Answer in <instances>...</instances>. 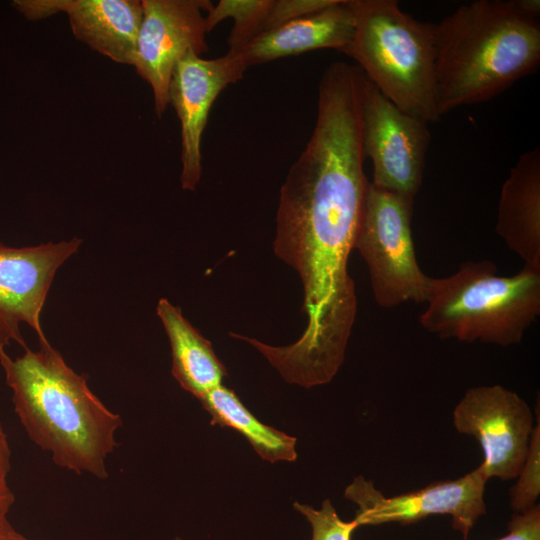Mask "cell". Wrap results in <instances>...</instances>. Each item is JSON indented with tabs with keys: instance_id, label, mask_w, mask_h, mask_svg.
<instances>
[{
	"instance_id": "obj_23",
	"label": "cell",
	"mask_w": 540,
	"mask_h": 540,
	"mask_svg": "<svg viewBox=\"0 0 540 540\" xmlns=\"http://www.w3.org/2000/svg\"><path fill=\"white\" fill-rule=\"evenodd\" d=\"M11 469V450L5 430L0 422V490L10 488L7 477Z\"/></svg>"
},
{
	"instance_id": "obj_19",
	"label": "cell",
	"mask_w": 540,
	"mask_h": 540,
	"mask_svg": "<svg viewBox=\"0 0 540 540\" xmlns=\"http://www.w3.org/2000/svg\"><path fill=\"white\" fill-rule=\"evenodd\" d=\"M510 490V506L514 513H524L535 507L540 495V420L537 406V424L533 427L528 451Z\"/></svg>"
},
{
	"instance_id": "obj_5",
	"label": "cell",
	"mask_w": 540,
	"mask_h": 540,
	"mask_svg": "<svg viewBox=\"0 0 540 540\" xmlns=\"http://www.w3.org/2000/svg\"><path fill=\"white\" fill-rule=\"evenodd\" d=\"M355 31L341 52L403 112L427 124L437 107L434 24L420 22L395 0H351Z\"/></svg>"
},
{
	"instance_id": "obj_18",
	"label": "cell",
	"mask_w": 540,
	"mask_h": 540,
	"mask_svg": "<svg viewBox=\"0 0 540 540\" xmlns=\"http://www.w3.org/2000/svg\"><path fill=\"white\" fill-rule=\"evenodd\" d=\"M273 0H220L206 15L208 32L221 21L231 18L233 28L228 38V53L238 54L251 41L268 30V16Z\"/></svg>"
},
{
	"instance_id": "obj_25",
	"label": "cell",
	"mask_w": 540,
	"mask_h": 540,
	"mask_svg": "<svg viewBox=\"0 0 540 540\" xmlns=\"http://www.w3.org/2000/svg\"><path fill=\"white\" fill-rule=\"evenodd\" d=\"M14 501L15 497L10 488L0 490V521L7 518Z\"/></svg>"
},
{
	"instance_id": "obj_22",
	"label": "cell",
	"mask_w": 540,
	"mask_h": 540,
	"mask_svg": "<svg viewBox=\"0 0 540 540\" xmlns=\"http://www.w3.org/2000/svg\"><path fill=\"white\" fill-rule=\"evenodd\" d=\"M65 0H15L12 6L29 20H40L63 12Z\"/></svg>"
},
{
	"instance_id": "obj_8",
	"label": "cell",
	"mask_w": 540,
	"mask_h": 540,
	"mask_svg": "<svg viewBox=\"0 0 540 540\" xmlns=\"http://www.w3.org/2000/svg\"><path fill=\"white\" fill-rule=\"evenodd\" d=\"M486 478L478 466L466 475L432 483L419 490L386 496L371 480L354 478L344 497L358 506L354 520L360 526L386 523L411 524L431 515H450L453 529L463 540L486 513Z\"/></svg>"
},
{
	"instance_id": "obj_15",
	"label": "cell",
	"mask_w": 540,
	"mask_h": 540,
	"mask_svg": "<svg viewBox=\"0 0 540 540\" xmlns=\"http://www.w3.org/2000/svg\"><path fill=\"white\" fill-rule=\"evenodd\" d=\"M74 36L121 64H134L143 18L138 0H65Z\"/></svg>"
},
{
	"instance_id": "obj_7",
	"label": "cell",
	"mask_w": 540,
	"mask_h": 540,
	"mask_svg": "<svg viewBox=\"0 0 540 540\" xmlns=\"http://www.w3.org/2000/svg\"><path fill=\"white\" fill-rule=\"evenodd\" d=\"M359 105L363 153L373 166L371 183L414 202L423 181L428 124L395 106L361 69Z\"/></svg>"
},
{
	"instance_id": "obj_13",
	"label": "cell",
	"mask_w": 540,
	"mask_h": 540,
	"mask_svg": "<svg viewBox=\"0 0 540 540\" xmlns=\"http://www.w3.org/2000/svg\"><path fill=\"white\" fill-rule=\"evenodd\" d=\"M354 31L351 0H335L327 7L260 35L238 54L249 68L316 49L342 52L352 41Z\"/></svg>"
},
{
	"instance_id": "obj_20",
	"label": "cell",
	"mask_w": 540,
	"mask_h": 540,
	"mask_svg": "<svg viewBox=\"0 0 540 540\" xmlns=\"http://www.w3.org/2000/svg\"><path fill=\"white\" fill-rule=\"evenodd\" d=\"M293 507L311 524L312 540H351L353 531L359 527L354 519L343 521L329 499L322 502L319 510L299 502H294Z\"/></svg>"
},
{
	"instance_id": "obj_14",
	"label": "cell",
	"mask_w": 540,
	"mask_h": 540,
	"mask_svg": "<svg viewBox=\"0 0 540 540\" xmlns=\"http://www.w3.org/2000/svg\"><path fill=\"white\" fill-rule=\"evenodd\" d=\"M495 231L524 266L540 270V148L523 153L502 185Z\"/></svg>"
},
{
	"instance_id": "obj_11",
	"label": "cell",
	"mask_w": 540,
	"mask_h": 540,
	"mask_svg": "<svg viewBox=\"0 0 540 540\" xmlns=\"http://www.w3.org/2000/svg\"><path fill=\"white\" fill-rule=\"evenodd\" d=\"M82 240L48 242L15 248L0 243V347L27 348L20 326L31 327L39 342L47 340L40 317L58 269L80 248Z\"/></svg>"
},
{
	"instance_id": "obj_21",
	"label": "cell",
	"mask_w": 540,
	"mask_h": 540,
	"mask_svg": "<svg viewBox=\"0 0 540 540\" xmlns=\"http://www.w3.org/2000/svg\"><path fill=\"white\" fill-rule=\"evenodd\" d=\"M497 540H540V507L514 513L508 523V534Z\"/></svg>"
},
{
	"instance_id": "obj_6",
	"label": "cell",
	"mask_w": 540,
	"mask_h": 540,
	"mask_svg": "<svg viewBox=\"0 0 540 540\" xmlns=\"http://www.w3.org/2000/svg\"><path fill=\"white\" fill-rule=\"evenodd\" d=\"M413 206L369 182L354 248L367 265L374 299L384 309L426 303L430 296L433 278L421 270L412 238Z\"/></svg>"
},
{
	"instance_id": "obj_16",
	"label": "cell",
	"mask_w": 540,
	"mask_h": 540,
	"mask_svg": "<svg viewBox=\"0 0 540 540\" xmlns=\"http://www.w3.org/2000/svg\"><path fill=\"white\" fill-rule=\"evenodd\" d=\"M157 315L169 339L171 372L179 385L198 400L222 385L227 371L210 341L188 322L178 307L165 298L158 302Z\"/></svg>"
},
{
	"instance_id": "obj_26",
	"label": "cell",
	"mask_w": 540,
	"mask_h": 540,
	"mask_svg": "<svg viewBox=\"0 0 540 540\" xmlns=\"http://www.w3.org/2000/svg\"><path fill=\"white\" fill-rule=\"evenodd\" d=\"M172 540H182L180 537H175Z\"/></svg>"
},
{
	"instance_id": "obj_1",
	"label": "cell",
	"mask_w": 540,
	"mask_h": 540,
	"mask_svg": "<svg viewBox=\"0 0 540 540\" xmlns=\"http://www.w3.org/2000/svg\"><path fill=\"white\" fill-rule=\"evenodd\" d=\"M368 184L358 163L320 152L297 159L281 186L274 250L300 276L307 323L290 345L249 343L288 383L327 384L344 362L357 312L348 260Z\"/></svg>"
},
{
	"instance_id": "obj_3",
	"label": "cell",
	"mask_w": 540,
	"mask_h": 540,
	"mask_svg": "<svg viewBox=\"0 0 540 540\" xmlns=\"http://www.w3.org/2000/svg\"><path fill=\"white\" fill-rule=\"evenodd\" d=\"M439 115L487 101L536 71L540 22L517 0H477L434 24Z\"/></svg>"
},
{
	"instance_id": "obj_10",
	"label": "cell",
	"mask_w": 540,
	"mask_h": 540,
	"mask_svg": "<svg viewBox=\"0 0 540 540\" xmlns=\"http://www.w3.org/2000/svg\"><path fill=\"white\" fill-rule=\"evenodd\" d=\"M143 18L133 66L152 88L154 110H167L168 88L178 61L189 51H208L206 15L208 0H142Z\"/></svg>"
},
{
	"instance_id": "obj_4",
	"label": "cell",
	"mask_w": 540,
	"mask_h": 540,
	"mask_svg": "<svg viewBox=\"0 0 540 540\" xmlns=\"http://www.w3.org/2000/svg\"><path fill=\"white\" fill-rule=\"evenodd\" d=\"M489 261H465L449 276L433 278L427 307L418 320L441 339L519 344L540 315V270L524 266L497 275Z\"/></svg>"
},
{
	"instance_id": "obj_17",
	"label": "cell",
	"mask_w": 540,
	"mask_h": 540,
	"mask_svg": "<svg viewBox=\"0 0 540 540\" xmlns=\"http://www.w3.org/2000/svg\"><path fill=\"white\" fill-rule=\"evenodd\" d=\"M199 401L209 413L212 425L242 434L262 459L270 463L297 459L296 438L260 422L232 389L222 384Z\"/></svg>"
},
{
	"instance_id": "obj_24",
	"label": "cell",
	"mask_w": 540,
	"mask_h": 540,
	"mask_svg": "<svg viewBox=\"0 0 540 540\" xmlns=\"http://www.w3.org/2000/svg\"><path fill=\"white\" fill-rule=\"evenodd\" d=\"M0 540H30L23 534L19 533L8 521L3 519L0 521Z\"/></svg>"
},
{
	"instance_id": "obj_9",
	"label": "cell",
	"mask_w": 540,
	"mask_h": 540,
	"mask_svg": "<svg viewBox=\"0 0 540 540\" xmlns=\"http://www.w3.org/2000/svg\"><path fill=\"white\" fill-rule=\"evenodd\" d=\"M453 425L479 442L484 454L479 466L488 480L517 478L534 426L529 405L516 392L501 385L468 389L454 408Z\"/></svg>"
},
{
	"instance_id": "obj_2",
	"label": "cell",
	"mask_w": 540,
	"mask_h": 540,
	"mask_svg": "<svg viewBox=\"0 0 540 540\" xmlns=\"http://www.w3.org/2000/svg\"><path fill=\"white\" fill-rule=\"evenodd\" d=\"M0 365L22 426L53 462L68 471L108 477L107 460L123 425L48 340L11 358L0 347Z\"/></svg>"
},
{
	"instance_id": "obj_12",
	"label": "cell",
	"mask_w": 540,
	"mask_h": 540,
	"mask_svg": "<svg viewBox=\"0 0 540 540\" xmlns=\"http://www.w3.org/2000/svg\"><path fill=\"white\" fill-rule=\"evenodd\" d=\"M248 69L240 54L226 53L203 59L193 51L176 64L169 83L168 101L181 125V175L184 190L194 191L200 181L201 138L210 109L228 85L239 81Z\"/></svg>"
}]
</instances>
